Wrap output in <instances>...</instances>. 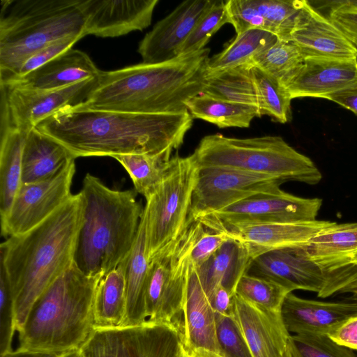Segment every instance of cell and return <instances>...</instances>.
Segmentation results:
<instances>
[{
	"instance_id": "cell-21",
	"label": "cell",
	"mask_w": 357,
	"mask_h": 357,
	"mask_svg": "<svg viewBox=\"0 0 357 357\" xmlns=\"http://www.w3.org/2000/svg\"><path fill=\"white\" fill-rule=\"evenodd\" d=\"M357 315V302H324L304 299L289 293L282 304L281 317L288 332L329 335L344 321Z\"/></svg>"
},
{
	"instance_id": "cell-7",
	"label": "cell",
	"mask_w": 357,
	"mask_h": 357,
	"mask_svg": "<svg viewBox=\"0 0 357 357\" xmlns=\"http://www.w3.org/2000/svg\"><path fill=\"white\" fill-rule=\"evenodd\" d=\"M199 168L221 167L293 181L318 183L321 173L307 156L278 136L233 138L204 137L192 154Z\"/></svg>"
},
{
	"instance_id": "cell-2",
	"label": "cell",
	"mask_w": 357,
	"mask_h": 357,
	"mask_svg": "<svg viewBox=\"0 0 357 357\" xmlns=\"http://www.w3.org/2000/svg\"><path fill=\"white\" fill-rule=\"evenodd\" d=\"M82 220L79 192L36 227L1 243L0 262L10 281L17 331L36 299L73 265Z\"/></svg>"
},
{
	"instance_id": "cell-32",
	"label": "cell",
	"mask_w": 357,
	"mask_h": 357,
	"mask_svg": "<svg viewBox=\"0 0 357 357\" xmlns=\"http://www.w3.org/2000/svg\"><path fill=\"white\" fill-rule=\"evenodd\" d=\"M202 93L233 102L251 105L258 108L259 111L250 63L215 72L206 71Z\"/></svg>"
},
{
	"instance_id": "cell-30",
	"label": "cell",
	"mask_w": 357,
	"mask_h": 357,
	"mask_svg": "<svg viewBox=\"0 0 357 357\" xmlns=\"http://www.w3.org/2000/svg\"><path fill=\"white\" fill-rule=\"evenodd\" d=\"M27 133L10 127L0 130V215H8L22 183V150Z\"/></svg>"
},
{
	"instance_id": "cell-50",
	"label": "cell",
	"mask_w": 357,
	"mask_h": 357,
	"mask_svg": "<svg viewBox=\"0 0 357 357\" xmlns=\"http://www.w3.org/2000/svg\"><path fill=\"white\" fill-rule=\"evenodd\" d=\"M191 357H222L221 356L204 350H199L188 354Z\"/></svg>"
},
{
	"instance_id": "cell-29",
	"label": "cell",
	"mask_w": 357,
	"mask_h": 357,
	"mask_svg": "<svg viewBox=\"0 0 357 357\" xmlns=\"http://www.w3.org/2000/svg\"><path fill=\"white\" fill-rule=\"evenodd\" d=\"M303 247L307 255L328 270H337L351 263L357 252V222H333L313 236Z\"/></svg>"
},
{
	"instance_id": "cell-54",
	"label": "cell",
	"mask_w": 357,
	"mask_h": 357,
	"mask_svg": "<svg viewBox=\"0 0 357 357\" xmlns=\"http://www.w3.org/2000/svg\"><path fill=\"white\" fill-rule=\"evenodd\" d=\"M284 357H291L289 351V349H288V347H287V350Z\"/></svg>"
},
{
	"instance_id": "cell-4",
	"label": "cell",
	"mask_w": 357,
	"mask_h": 357,
	"mask_svg": "<svg viewBox=\"0 0 357 357\" xmlns=\"http://www.w3.org/2000/svg\"><path fill=\"white\" fill-rule=\"evenodd\" d=\"M79 193L82 220L74 264L86 275L104 276L129 255L144 208L135 190L111 189L91 174H86Z\"/></svg>"
},
{
	"instance_id": "cell-9",
	"label": "cell",
	"mask_w": 357,
	"mask_h": 357,
	"mask_svg": "<svg viewBox=\"0 0 357 357\" xmlns=\"http://www.w3.org/2000/svg\"><path fill=\"white\" fill-rule=\"evenodd\" d=\"M197 222L187 224L171 246L149 261L144 301L148 321L174 325L183 335V314Z\"/></svg>"
},
{
	"instance_id": "cell-37",
	"label": "cell",
	"mask_w": 357,
	"mask_h": 357,
	"mask_svg": "<svg viewBox=\"0 0 357 357\" xmlns=\"http://www.w3.org/2000/svg\"><path fill=\"white\" fill-rule=\"evenodd\" d=\"M304 61L303 55L293 41L278 39L255 57L252 65L268 73L284 86L301 68Z\"/></svg>"
},
{
	"instance_id": "cell-5",
	"label": "cell",
	"mask_w": 357,
	"mask_h": 357,
	"mask_svg": "<svg viewBox=\"0 0 357 357\" xmlns=\"http://www.w3.org/2000/svg\"><path fill=\"white\" fill-rule=\"evenodd\" d=\"M102 277L86 275L73 264L31 306L18 331V349L59 354L80 349L96 330L94 300Z\"/></svg>"
},
{
	"instance_id": "cell-25",
	"label": "cell",
	"mask_w": 357,
	"mask_h": 357,
	"mask_svg": "<svg viewBox=\"0 0 357 357\" xmlns=\"http://www.w3.org/2000/svg\"><path fill=\"white\" fill-rule=\"evenodd\" d=\"M333 222L316 220L300 223L254 225L232 228L222 233L245 244L254 258L271 250L305 244Z\"/></svg>"
},
{
	"instance_id": "cell-10",
	"label": "cell",
	"mask_w": 357,
	"mask_h": 357,
	"mask_svg": "<svg viewBox=\"0 0 357 357\" xmlns=\"http://www.w3.org/2000/svg\"><path fill=\"white\" fill-rule=\"evenodd\" d=\"M247 274L273 280L291 291H314L320 298L342 294L357 280V265L328 270L314 261L303 245L284 247L263 252L252 259Z\"/></svg>"
},
{
	"instance_id": "cell-51",
	"label": "cell",
	"mask_w": 357,
	"mask_h": 357,
	"mask_svg": "<svg viewBox=\"0 0 357 357\" xmlns=\"http://www.w3.org/2000/svg\"><path fill=\"white\" fill-rule=\"evenodd\" d=\"M353 293L357 295V280L353 282L351 284H349L347 287H346L342 293Z\"/></svg>"
},
{
	"instance_id": "cell-13",
	"label": "cell",
	"mask_w": 357,
	"mask_h": 357,
	"mask_svg": "<svg viewBox=\"0 0 357 357\" xmlns=\"http://www.w3.org/2000/svg\"><path fill=\"white\" fill-rule=\"evenodd\" d=\"M98 81V77L47 91L0 84V129L12 127L27 133L61 110L83 105L96 87Z\"/></svg>"
},
{
	"instance_id": "cell-19",
	"label": "cell",
	"mask_w": 357,
	"mask_h": 357,
	"mask_svg": "<svg viewBox=\"0 0 357 357\" xmlns=\"http://www.w3.org/2000/svg\"><path fill=\"white\" fill-rule=\"evenodd\" d=\"M303 0H229L226 7L236 36L250 29L291 40Z\"/></svg>"
},
{
	"instance_id": "cell-52",
	"label": "cell",
	"mask_w": 357,
	"mask_h": 357,
	"mask_svg": "<svg viewBox=\"0 0 357 357\" xmlns=\"http://www.w3.org/2000/svg\"><path fill=\"white\" fill-rule=\"evenodd\" d=\"M61 357H82V356L80 349H77L62 354Z\"/></svg>"
},
{
	"instance_id": "cell-38",
	"label": "cell",
	"mask_w": 357,
	"mask_h": 357,
	"mask_svg": "<svg viewBox=\"0 0 357 357\" xmlns=\"http://www.w3.org/2000/svg\"><path fill=\"white\" fill-rule=\"evenodd\" d=\"M290 292L273 280L247 273L241 278L235 290V294L247 302L275 313H281L284 299Z\"/></svg>"
},
{
	"instance_id": "cell-40",
	"label": "cell",
	"mask_w": 357,
	"mask_h": 357,
	"mask_svg": "<svg viewBox=\"0 0 357 357\" xmlns=\"http://www.w3.org/2000/svg\"><path fill=\"white\" fill-rule=\"evenodd\" d=\"M288 349L291 357H357L351 349L324 335H290Z\"/></svg>"
},
{
	"instance_id": "cell-18",
	"label": "cell",
	"mask_w": 357,
	"mask_h": 357,
	"mask_svg": "<svg viewBox=\"0 0 357 357\" xmlns=\"http://www.w3.org/2000/svg\"><path fill=\"white\" fill-rule=\"evenodd\" d=\"M290 40L298 46L305 59L357 60V48L308 1L303 0Z\"/></svg>"
},
{
	"instance_id": "cell-24",
	"label": "cell",
	"mask_w": 357,
	"mask_h": 357,
	"mask_svg": "<svg viewBox=\"0 0 357 357\" xmlns=\"http://www.w3.org/2000/svg\"><path fill=\"white\" fill-rule=\"evenodd\" d=\"M183 339L187 354L204 350L219 355L215 311L192 264L183 308Z\"/></svg>"
},
{
	"instance_id": "cell-27",
	"label": "cell",
	"mask_w": 357,
	"mask_h": 357,
	"mask_svg": "<svg viewBox=\"0 0 357 357\" xmlns=\"http://www.w3.org/2000/svg\"><path fill=\"white\" fill-rule=\"evenodd\" d=\"M75 158L62 144L37 128L26 135L22 158V184L47 180Z\"/></svg>"
},
{
	"instance_id": "cell-16",
	"label": "cell",
	"mask_w": 357,
	"mask_h": 357,
	"mask_svg": "<svg viewBox=\"0 0 357 357\" xmlns=\"http://www.w3.org/2000/svg\"><path fill=\"white\" fill-rule=\"evenodd\" d=\"M215 1H184L158 22L139 43L143 63H161L178 57L180 47Z\"/></svg>"
},
{
	"instance_id": "cell-26",
	"label": "cell",
	"mask_w": 357,
	"mask_h": 357,
	"mask_svg": "<svg viewBox=\"0 0 357 357\" xmlns=\"http://www.w3.org/2000/svg\"><path fill=\"white\" fill-rule=\"evenodd\" d=\"M252 259L245 244L229 238L206 261L195 268L207 298L220 287L235 294L236 285Z\"/></svg>"
},
{
	"instance_id": "cell-3",
	"label": "cell",
	"mask_w": 357,
	"mask_h": 357,
	"mask_svg": "<svg viewBox=\"0 0 357 357\" xmlns=\"http://www.w3.org/2000/svg\"><path fill=\"white\" fill-rule=\"evenodd\" d=\"M209 48L157 64L140 63L100 71L83 107L136 114L188 111L186 103L202 93Z\"/></svg>"
},
{
	"instance_id": "cell-20",
	"label": "cell",
	"mask_w": 357,
	"mask_h": 357,
	"mask_svg": "<svg viewBox=\"0 0 357 357\" xmlns=\"http://www.w3.org/2000/svg\"><path fill=\"white\" fill-rule=\"evenodd\" d=\"M232 316L253 357L284 356L290 333L283 323L281 313L264 310L235 294Z\"/></svg>"
},
{
	"instance_id": "cell-14",
	"label": "cell",
	"mask_w": 357,
	"mask_h": 357,
	"mask_svg": "<svg viewBox=\"0 0 357 357\" xmlns=\"http://www.w3.org/2000/svg\"><path fill=\"white\" fill-rule=\"evenodd\" d=\"M282 181L221 167L199 168L188 220H196L260 193L280 191Z\"/></svg>"
},
{
	"instance_id": "cell-8",
	"label": "cell",
	"mask_w": 357,
	"mask_h": 357,
	"mask_svg": "<svg viewBox=\"0 0 357 357\" xmlns=\"http://www.w3.org/2000/svg\"><path fill=\"white\" fill-rule=\"evenodd\" d=\"M198 172L192 155L172 156L162 183L146 199L144 212L149 261L173 245L186 227Z\"/></svg>"
},
{
	"instance_id": "cell-33",
	"label": "cell",
	"mask_w": 357,
	"mask_h": 357,
	"mask_svg": "<svg viewBox=\"0 0 357 357\" xmlns=\"http://www.w3.org/2000/svg\"><path fill=\"white\" fill-rule=\"evenodd\" d=\"M192 118L199 119L220 128H248L255 117H261L258 108L201 93L186 103Z\"/></svg>"
},
{
	"instance_id": "cell-43",
	"label": "cell",
	"mask_w": 357,
	"mask_h": 357,
	"mask_svg": "<svg viewBox=\"0 0 357 357\" xmlns=\"http://www.w3.org/2000/svg\"><path fill=\"white\" fill-rule=\"evenodd\" d=\"M197 220L196 233L190 252L192 266L197 268L206 261L229 238L224 233L213 230Z\"/></svg>"
},
{
	"instance_id": "cell-28",
	"label": "cell",
	"mask_w": 357,
	"mask_h": 357,
	"mask_svg": "<svg viewBox=\"0 0 357 357\" xmlns=\"http://www.w3.org/2000/svg\"><path fill=\"white\" fill-rule=\"evenodd\" d=\"M149 268L146 219L143 212L135 241L126 259V311L122 327L139 326L147 320L144 294Z\"/></svg>"
},
{
	"instance_id": "cell-23",
	"label": "cell",
	"mask_w": 357,
	"mask_h": 357,
	"mask_svg": "<svg viewBox=\"0 0 357 357\" xmlns=\"http://www.w3.org/2000/svg\"><path fill=\"white\" fill-rule=\"evenodd\" d=\"M100 71L86 53L71 48L28 75L0 84L29 90H54L98 77Z\"/></svg>"
},
{
	"instance_id": "cell-46",
	"label": "cell",
	"mask_w": 357,
	"mask_h": 357,
	"mask_svg": "<svg viewBox=\"0 0 357 357\" xmlns=\"http://www.w3.org/2000/svg\"><path fill=\"white\" fill-rule=\"evenodd\" d=\"M328 337L339 345L357 350V315L344 321Z\"/></svg>"
},
{
	"instance_id": "cell-45",
	"label": "cell",
	"mask_w": 357,
	"mask_h": 357,
	"mask_svg": "<svg viewBox=\"0 0 357 357\" xmlns=\"http://www.w3.org/2000/svg\"><path fill=\"white\" fill-rule=\"evenodd\" d=\"M328 17L357 48V0L340 1Z\"/></svg>"
},
{
	"instance_id": "cell-49",
	"label": "cell",
	"mask_w": 357,
	"mask_h": 357,
	"mask_svg": "<svg viewBox=\"0 0 357 357\" xmlns=\"http://www.w3.org/2000/svg\"><path fill=\"white\" fill-rule=\"evenodd\" d=\"M61 354L45 351L20 350L17 349L15 351L12 350L4 354L1 356V357H61Z\"/></svg>"
},
{
	"instance_id": "cell-17",
	"label": "cell",
	"mask_w": 357,
	"mask_h": 357,
	"mask_svg": "<svg viewBox=\"0 0 357 357\" xmlns=\"http://www.w3.org/2000/svg\"><path fill=\"white\" fill-rule=\"evenodd\" d=\"M158 0H79L84 36L118 37L142 31L151 23Z\"/></svg>"
},
{
	"instance_id": "cell-42",
	"label": "cell",
	"mask_w": 357,
	"mask_h": 357,
	"mask_svg": "<svg viewBox=\"0 0 357 357\" xmlns=\"http://www.w3.org/2000/svg\"><path fill=\"white\" fill-rule=\"evenodd\" d=\"M15 330L14 301L10 281L3 264L0 262V356L12 351Z\"/></svg>"
},
{
	"instance_id": "cell-15",
	"label": "cell",
	"mask_w": 357,
	"mask_h": 357,
	"mask_svg": "<svg viewBox=\"0 0 357 357\" xmlns=\"http://www.w3.org/2000/svg\"><path fill=\"white\" fill-rule=\"evenodd\" d=\"M75 160L54 176L40 182L22 184L6 218L1 220L6 237L25 233L36 227L72 196Z\"/></svg>"
},
{
	"instance_id": "cell-41",
	"label": "cell",
	"mask_w": 357,
	"mask_h": 357,
	"mask_svg": "<svg viewBox=\"0 0 357 357\" xmlns=\"http://www.w3.org/2000/svg\"><path fill=\"white\" fill-rule=\"evenodd\" d=\"M219 355L222 357H253L233 316L215 312Z\"/></svg>"
},
{
	"instance_id": "cell-55",
	"label": "cell",
	"mask_w": 357,
	"mask_h": 357,
	"mask_svg": "<svg viewBox=\"0 0 357 357\" xmlns=\"http://www.w3.org/2000/svg\"><path fill=\"white\" fill-rule=\"evenodd\" d=\"M185 357H191V356H190L186 353V355H185Z\"/></svg>"
},
{
	"instance_id": "cell-12",
	"label": "cell",
	"mask_w": 357,
	"mask_h": 357,
	"mask_svg": "<svg viewBox=\"0 0 357 357\" xmlns=\"http://www.w3.org/2000/svg\"><path fill=\"white\" fill-rule=\"evenodd\" d=\"M319 198H303L280 190L257 194L199 219L220 232L248 225L300 223L316 220Z\"/></svg>"
},
{
	"instance_id": "cell-53",
	"label": "cell",
	"mask_w": 357,
	"mask_h": 357,
	"mask_svg": "<svg viewBox=\"0 0 357 357\" xmlns=\"http://www.w3.org/2000/svg\"><path fill=\"white\" fill-rule=\"evenodd\" d=\"M351 263L357 265V252L353 256Z\"/></svg>"
},
{
	"instance_id": "cell-1",
	"label": "cell",
	"mask_w": 357,
	"mask_h": 357,
	"mask_svg": "<svg viewBox=\"0 0 357 357\" xmlns=\"http://www.w3.org/2000/svg\"><path fill=\"white\" fill-rule=\"evenodd\" d=\"M188 111L136 114L67 107L41 121L38 130L74 157L172 153L192 125Z\"/></svg>"
},
{
	"instance_id": "cell-39",
	"label": "cell",
	"mask_w": 357,
	"mask_h": 357,
	"mask_svg": "<svg viewBox=\"0 0 357 357\" xmlns=\"http://www.w3.org/2000/svg\"><path fill=\"white\" fill-rule=\"evenodd\" d=\"M227 23H229V17L226 1L215 0L181 45L178 56L195 52L205 48L211 37Z\"/></svg>"
},
{
	"instance_id": "cell-36",
	"label": "cell",
	"mask_w": 357,
	"mask_h": 357,
	"mask_svg": "<svg viewBox=\"0 0 357 357\" xmlns=\"http://www.w3.org/2000/svg\"><path fill=\"white\" fill-rule=\"evenodd\" d=\"M252 75L257 94L261 116L268 115L281 123L291 120V98L275 77L252 65Z\"/></svg>"
},
{
	"instance_id": "cell-48",
	"label": "cell",
	"mask_w": 357,
	"mask_h": 357,
	"mask_svg": "<svg viewBox=\"0 0 357 357\" xmlns=\"http://www.w3.org/2000/svg\"><path fill=\"white\" fill-rule=\"evenodd\" d=\"M234 294L220 287L208 299L215 312L232 316Z\"/></svg>"
},
{
	"instance_id": "cell-35",
	"label": "cell",
	"mask_w": 357,
	"mask_h": 357,
	"mask_svg": "<svg viewBox=\"0 0 357 357\" xmlns=\"http://www.w3.org/2000/svg\"><path fill=\"white\" fill-rule=\"evenodd\" d=\"M171 153L114 155L129 174L137 192L148 199L162 183L167 172Z\"/></svg>"
},
{
	"instance_id": "cell-22",
	"label": "cell",
	"mask_w": 357,
	"mask_h": 357,
	"mask_svg": "<svg viewBox=\"0 0 357 357\" xmlns=\"http://www.w3.org/2000/svg\"><path fill=\"white\" fill-rule=\"evenodd\" d=\"M357 82V60L307 58L283 86L291 99L323 98Z\"/></svg>"
},
{
	"instance_id": "cell-34",
	"label": "cell",
	"mask_w": 357,
	"mask_h": 357,
	"mask_svg": "<svg viewBox=\"0 0 357 357\" xmlns=\"http://www.w3.org/2000/svg\"><path fill=\"white\" fill-rule=\"evenodd\" d=\"M274 34L259 29H248L236 36L222 52L209 58L208 72H215L246 63L275 44Z\"/></svg>"
},
{
	"instance_id": "cell-47",
	"label": "cell",
	"mask_w": 357,
	"mask_h": 357,
	"mask_svg": "<svg viewBox=\"0 0 357 357\" xmlns=\"http://www.w3.org/2000/svg\"><path fill=\"white\" fill-rule=\"evenodd\" d=\"M325 98L336 102L357 116V82L332 93Z\"/></svg>"
},
{
	"instance_id": "cell-11",
	"label": "cell",
	"mask_w": 357,
	"mask_h": 357,
	"mask_svg": "<svg viewBox=\"0 0 357 357\" xmlns=\"http://www.w3.org/2000/svg\"><path fill=\"white\" fill-rule=\"evenodd\" d=\"M82 357H185L182 333L172 324L153 323L96 329L81 347Z\"/></svg>"
},
{
	"instance_id": "cell-31",
	"label": "cell",
	"mask_w": 357,
	"mask_h": 357,
	"mask_svg": "<svg viewBox=\"0 0 357 357\" xmlns=\"http://www.w3.org/2000/svg\"><path fill=\"white\" fill-rule=\"evenodd\" d=\"M126 259L100 280L94 305L95 329L122 327L126 311Z\"/></svg>"
},
{
	"instance_id": "cell-44",
	"label": "cell",
	"mask_w": 357,
	"mask_h": 357,
	"mask_svg": "<svg viewBox=\"0 0 357 357\" xmlns=\"http://www.w3.org/2000/svg\"><path fill=\"white\" fill-rule=\"evenodd\" d=\"M79 40V38L70 37L54 41L43 47L29 56L21 66L17 75L6 84L17 78L24 77L43 65L49 62L61 54L73 48L74 44Z\"/></svg>"
},
{
	"instance_id": "cell-6",
	"label": "cell",
	"mask_w": 357,
	"mask_h": 357,
	"mask_svg": "<svg viewBox=\"0 0 357 357\" xmlns=\"http://www.w3.org/2000/svg\"><path fill=\"white\" fill-rule=\"evenodd\" d=\"M0 83L15 77L31 54L60 39L84 36L79 0L1 1Z\"/></svg>"
}]
</instances>
